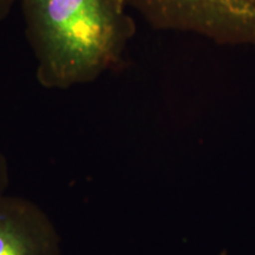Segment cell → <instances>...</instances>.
I'll return each instance as SVG.
<instances>
[{
	"mask_svg": "<svg viewBox=\"0 0 255 255\" xmlns=\"http://www.w3.org/2000/svg\"><path fill=\"white\" fill-rule=\"evenodd\" d=\"M18 1L37 81L50 90L88 84L120 65L136 33L126 0Z\"/></svg>",
	"mask_w": 255,
	"mask_h": 255,
	"instance_id": "obj_1",
	"label": "cell"
},
{
	"mask_svg": "<svg viewBox=\"0 0 255 255\" xmlns=\"http://www.w3.org/2000/svg\"><path fill=\"white\" fill-rule=\"evenodd\" d=\"M157 30L255 47V0H126Z\"/></svg>",
	"mask_w": 255,
	"mask_h": 255,
	"instance_id": "obj_2",
	"label": "cell"
},
{
	"mask_svg": "<svg viewBox=\"0 0 255 255\" xmlns=\"http://www.w3.org/2000/svg\"><path fill=\"white\" fill-rule=\"evenodd\" d=\"M0 255H62L60 238L49 215L20 196H0Z\"/></svg>",
	"mask_w": 255,
	"mask_h": 255,
	"instance_id": "obj_3",
	"label": "cell"
},
{
	"mask_svg": "<svg viewBox=\"0 0 255 255\" xmlns=\"http://www.w3.org/2000/svg\"><path fill=\"white\" fill-rule=\"evenodd\" d=\"M9 181V173H8V164L7 159L4 155L0 152V196L7 193Z\"/></svg>",
	"mask_w": 255,
	"mask_h": 255,
	"instance_id": "obj_4",
	"label": "cell"
},
{
	"mask_svg": "<svg viewBox=\"0 0 255 255\" xmlns=\"http://www.w3.org/2000/svg\"><path fill=\"white\" fill-rule=\"evenodd\" d=\"M17 1L18 0H0V23L8 17Z\"/></svg>",
	"mask_w": 255,
	"mask_h": 255,
	"instance_id": "obj_5",
	"label": "cell"
}]
</instances>
